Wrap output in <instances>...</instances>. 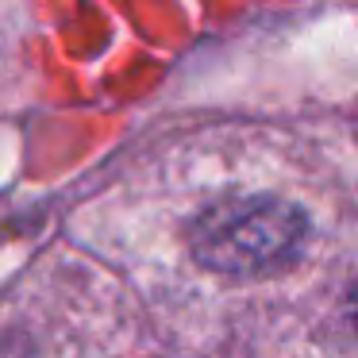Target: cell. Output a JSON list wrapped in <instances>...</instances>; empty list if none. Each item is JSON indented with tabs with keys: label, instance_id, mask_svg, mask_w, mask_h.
I'll return each mask as SVG.
<instances>
[{
	"label": "cell",
	"instance_id": "1",
	"mask_svg": "<svg viewBox=\"0 0 358 358\" xmlns=\"http://www.w3.org/2000/svg\"><path fill=\"white\" fill-rule=\"evenodd\" d=\"M308 239V220L281 196H231L204 208L189 227V250L204 270L255 278L293 262Z\"/></svg>",
	"mask_w": 358,
	"mask_h": 358
}]
</instances>
